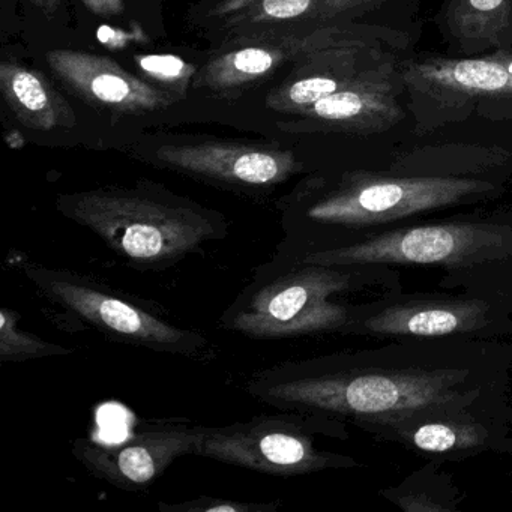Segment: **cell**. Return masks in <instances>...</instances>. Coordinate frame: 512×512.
I'll return each instance as SVG.
<instances>
[{
  "label": "cell",
  "mask_w": 512,
  "mask_h": 512,
  "mask_svg": "<svg viewBox=\"0 0 512 512\" xmlns=\"http://www.w3.org/2000/svg\"><path fill=\"white\" fill-rule=\"evenodd\" d=\"M62 214L100 236L128 262L169 266L226 233L217 215L148 190L106 188L59 197Z\"/></svg>",
  "instance_id": "6da1fadb"
},
{
  "label": "cell",
  "mask_w": 512,
  "mask_h": 512,
  "mask_svg": "<svg viewBox=\"0 0 512 512\" xmlns=\"http://www.w3.org/2000/svg\"><path fill=\"white\" fill-rule=\"evenodd\" d=\"M461 374L455 371H379L308 374L280 365L251 382L254 397L287 412L400 416L454 406Z\"/></svg>",
  "instance_id": "7a4b0ae2"
},
{
  "label": "cell",
  "mask_w": 512,
  "mask_h": 512,
  "mask_svg": "<svg viewBox=\"0 0 512 512\" xmlns=\"http://www.w3.org/2000/svg\"><path fill=\"white\" fill-rule=\"evenodd\" d=\"M347 287L349 275L332 266L302 265L251 287V292L227 311L223 323L253 338L335 331L347 322V310L331 298Z\"/></svg>",
  "instance_id": "3957f363"
},
{
  "label": "cell",
  "mask_w": 512,
  "mask_h": 512,
  "mask_svg": "<svg viewBox=\"0 0 512 512\" xmlns=\"http://www.w3.org/2000/svg\"><path fill=\"white\" fill-rule=\"evenodd\" d=\"M506 247L508 233L502 227L463 221L398 229L359 244L311 251L298 263L332 268L368 263L466 266Z\"/></svg>",
  "instance_id": "277c9868"
},
{
  "label": "cell",
  "mask_w": 512,
  "mask_h": 512,
  "mask_svg": "<svg viewBox=\"0 0 512 512\" xmlns=\"http://www.w3.org/2000/svg\"><path fill=\"white\" fill-rule=\"evenodd\" d=\"M490 188L472 179L355 175L313 203L305 215L308 220L334 226H373L457 205Z\"/></svg>",
  "instance_id": "5b68a950"
},
{
  "label": "cell",
  "mask_w": 512,
  "mask_h": 512,
  "mask_svg": "<svg viewBox=\"0 0 512 512\" xmlns=\"http://www.w3.org/2000/svg\"><path fill=\"white\" fill-rule=\"evenodd\" d=\"M301 416L265 415L206 427L194 455L284 478L341 466L340 458L317 448L310 424Z\"/></svg>",
  "instance_id": "8992f818"
},
{
  "label": "cell",
  "mask_w": 512,
  "mask_h": 512,
  "mask_svg": "<svg viewBox=\"0 0 512 512\" xmlns=\"http://www.w3.org/2000/svg\"><path fill=\"white\" fill-rule=\"evenodd\" d=\"M25 272L47 298L113 340L175 355H193L206 346L202 335L176 328L73 272L41 266H26Z\"/></svg>",
  "instance_id": "52a82bcc"
},
{
  "label": "cell",
  "mask_w": 512,
  "mask_h": 512,
  "mask_svg": "<svg viewBox=\"0 0 512 512\" xmlns=\"http://www.w3.org/2000/svg\"><path fill=\"white\" fill-rule=\"evenodd\" d=\"M361 43L341 26L272 29L251 34L227 35L209 56L199 83L215 94H238L296 65L316 53L346 44Z\"/></svg>",
  "instance_id": "ba28073f"
},
{
  "label": "cell",
  "mask_w": 512,
  "mask_h": 512,
  "mask_svg": "<svg viewBox=\"0 0 512 512\" xmlns=\"http://www.w3.org/2000/svg\"><path fill=\"white\" fill-rule=\"evenodd\" d=\"M155 160L187 175L245 188L274 187L302 167L287 149L217 140L161 146Z\"/></svg>",
  "instance_id": "9c48e42d"
},
{
  "label": "cell",
  "mask_w": 512,
  "mask_h": 512,
  "mask_svg": "<svg viewBox=\"0 0 512 512\" xmlns=\"http://www.w3.org/2000/svg\"><path fill=\"white\" fill-rule=\"evenodd\" d=\"M205 431L182 425L152 428L109 446L77 440L73 454L97 478L121 490H140L160 478L176 458L196 454Z\"/></svg>",
  "instance_id": "30bf717a"
},
{
  "label": "cell",
  "mask_w": 512,
  "mask_h": 512,
  "mask_svg": "<svg viewBox=\"0 0 512 512\" xmlns=\"http://www.w3.org/2000/svg\"><path fill=\"white\" fill-rule=\"evenodd\" d=\"M47 62L59 80L82 100L121 115H143L173 106L176 98L143 82L115 61L77 50H52Z\"/></svg>",
  "instance_id": "8fae6325"
},
{
  "label": "cell",
  "mask_w": 512,
  "mask_h": 512,
  "mask_svg": "<svg viewBox=\"0 0 512 512\" xmlns=\"http://www.w3.org/2000/svg\"><path fill=\"white\" fill-rule=\"evenodd\" d=\"M295 116L302 125H286V130L371 134L397 124L403 112L395 100L388 74L377 68Z\"/></svg>",
  "instance_id": "7c38bea8"
},
{
  "label": "cell",
  "mask_w": 512,
  "mask_h": 512,
  "mask_svg": "<svg viewBox=\"0 0 512 512\" xmlns=\"http://www.w3.org/2000/svg\"><path fill=\"white\" fill-rule=\"evenodd\" d=\"M406 82L442 106L458 109L470 101L512 100V73L502 53L479 59H428L412 64Z\"/></svg>",
  "instance_id": "4fadbf2b"
},
{
  "label": "cell",
  "mask_w": 512,
  "mask_h": 512,
  "mask_svg": "<svg viewBox=\"0 0 512 512\" xmlns=\"http://www.w3.org/2000/svg\"><path fill=\"white\" fill-rule=\"evenodd\" d=\"M374 4L377 0H217L208 14L227 35H242L326 26Z\"/></svg>",
  "instance_id": "5bb4252c"
},
{
  "label": "cell",
  "mask_w": 512,
  "mask_h": 512,
  "mask_svg": "<svg viewBox=\"0 0 512 512\" xmlns=\"http://www.w3.org/2000/svg\"><path fill=\"white\" fill-rule=\"evenodd\" d=\"M362 43L323 50L293 65L289 76L269 92L266 107L295 116L322 98L346 88L367 73L362 64Z\"/></svg>",
  "instance_id": "9a60e30c"
},
{
  "label": "cell",
  "mask_w": 512,
  "mask_h": 512,
  "mask_svg": "<svg viewBox=\"0 0 512 512\" xmlns=\"http://www.w3.org/2000/svg\"><path fill=\"white\" fill-rule=\"evenodd\" d=\"M487 311L488 305L478 299L413 301L379 311L365 328L374 334L440 337L481 328Z\"/></svg>",
  "instance_id": "2e32d148"
},
{
  "label": "cell",
  "mask_w": 512,
  "mask_h": 512,
  "mask_svg": "<svg viewBox=\"0 0 512 512\" xmlns=\"http://www.w3.org/2000/svg\"><path fill=\"white\" fill-rule=\"evenodd\" d=\"M0 91L20 124L31 130L47 133L76 125L70 104L38 71L4 62L0 65Z\"/></svg>",
  "instance_id": "e0dca14e"
},
{
  "label": "cell",
  "mask_w": 512,
  "mask_h": 512,
  "mask_svg": "<svg viewBox=\"0 0 512 512\" xmlns=\"http://www.w3.org/2000/svg\"><path fill=\"white\" fill-rule=\"evenodd\" d=\"M448 28L469 49L505 46L512 29V0H452Z\"/></svg>",
  "instance_id": "ac0fdd59"
},
{
  "label": "cell",
  "mask_w": 512,
  "mask_h": 512,
  "mask_svg": "<svg viewBox=\"0 0 512 512\" xmlns=\"http://www.w3.org/2000/svg\"><path fill=\"white\" fill-rule=\"evenodd\" d=\"M404 437L419 451L449 454L479 448L487 439V431L482 425L442 419L407 430Z\"/></svg>",
  "instance_id": "d6986e66"
},
{
  "label": "cell",
  "mask_w": 512,
  "mask_h": 512,
  "mask_svg": "<svg viewBox=\"0 0 512 512\" xmlns=\"http://www.w3.org/2000/svg\"><path fill=\"white\" fill-rule=\"evenodd\" d=\"M71 350L58 344L47 343L35 335L17 329V316L13 311H0V359L23 361L29 358L70 355Z\"/></svg>",
  "instance_id": "ffe728a7"
},
{
  "label": "cell",
  "mask_w": 512,
  "mask_h": 512,
  "mask_svg": "<svg viewBox=\"0 0 512 512\" xmlns=\"http://www.w3.org/2000/svg\"><path fill=\"white\" fill-rule=\"evenodd\" d=\"M280 503H247L238 502V500L227 499H202L188 500L181 505H163L161 511L172 512H274Z\"/></svg>",
  "instance_id": "44dd1931"
},
{
  "label": "cell",
  "mask_w": 512,
  "mask_h": 512,
  "mask_svg": "<svg viewBox=\"0 0 512 512\" xmlns=\"http://www.w3.org/2000/svg\"><path fill=\"white\" fill-rule=\"evenodd\" d=\"M82 2L95 16L116 17L124 13L130 0H82Z\"/></svg>",
  "instance_id": "7402d4cb"
},
{
  "label": "cell",
  "mask_w": 512,
  "mask_h": 512,
  "mask_svg": "<svg viewBox=\"0 0 512 512\" xmlns=\"http://www.w3.org/2000/svg\"><path fill=\"white\" fill-rule=\"evenodd\" d=\"M31 2L41 10L47 11V13L58 10L59 4H61V0H31Z\"/></svg>",
  "instance_id": "603a6c76"
}]
</instances>
